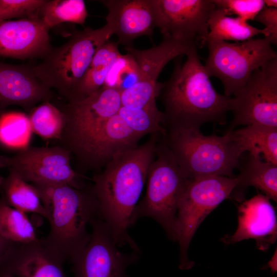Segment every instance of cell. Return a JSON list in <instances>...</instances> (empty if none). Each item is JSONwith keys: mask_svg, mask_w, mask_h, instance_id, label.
<instances>
[{"mask_svg": "<svg viewBox=\"0 0 277 277\" xmlns=\"http://www.w3.org/2000/svg\"><path fill=\"white\" fill-rule=\"evenodd\" d=\"M0 192L1 199L10 207L25 213H36L46 218L38 189L16 174L9 172L7 177H0Z\"/></svg>", "mask_w": 277, "mask_h": 277, "instance_id": "cell-22", "label": "cell"}, {"mask_svg": "<svg viewBox=\"0 0 277 277\" xmlns=\"http://www.w3.org/2000/svg\"><path fill=\"white\" fill-rule=\"evenodd\" d=\"M147 180L146 192L135 207L133 224L141 217L152 218L163 227L169 237L175 241L177 206L188 180L163 135L157 143Z\"/></svg>", "mask_w": 277, "mask_h": 277, "instance_id": "cell-6", "label": "cell"}, {"mask_svg": "<svg viewBox=\"0 0 277 277\" xmlns=\"http://www.w3.org/2000/svg\"><path fill=\"white\" fill-rule=\"evenodd\" d=\"M91 233L85 247L71 261L74 277H126L135 253L120 251L107 224L97 216L90 222Z\"/></svg>", "mask_w": 277, "mask_h": 277, "instance_id": "cell-13", "label": "cell"}, {"mask_svg": "<svg viewBox=\"0 0 277 277\" xmlns=\"http://www.w3.org/2000/svg\"><path fill=\"white\" fill-rule=\"evenodd\" d=\"M138 77L137 65L132 55L128 53L121 54L111 68L103 86L121 92L136 83Z\"/></svg>", "mask_w": 277, "mask_h": 277, "instance_id": "cell-30", "label": "cell"}, {"mask_svg": "<svg viewBox=\"0 0 277 277\" xmlns=\"http://www.w3.org/2000/svg\"><path fill=\"white\" fill-rule=\"evenodd\" d=\"M232 131L244 152L277 165V127L249 125Z\"/></svg>", "mask_w": 277, "mask_h": 277, "instance_id": "cell-24", "label": "cell"}, {"mask_svg": "<svg viewBox=\"0 0 277 277\" xmlns=\"http://www.w3.org/2000/svg\"><path fill=\"white\" fill-rule=\"evenodd\" d=\"M208 28L207 41L241 42L252 39L261 34H265L264 29L254 27L238 17L229 16L215 7L209 16Z\"/></svg>", "mask_w": 277, "mask_h": 277, "instance_id": "cell-25", "label": "cell"}, {"mask_svg": "<svg viewBox=\"0 0 277 277\" xmlns=\"http://www.w3.org/2000/svg\"><path fill=\"white\" fill-rule=\"evenodd\" d=\"M112 35L107 24L96 29L75 31L65 44L51 47L43 60L33 66L34 72L45 85L70 101L95 54Z\"/></svg>", "mask_w": 277, "mask_h": 277, "instance_id": "cell-5", "label": "cell"}, {"mask_svg": "<svg viewBox=\"0 0 277 277\" xmlns=\"http://www.w3.org/2000/svg\"><path fill=\"white\" fill-rule=\"evenodd\" d=\"M164 138L188 180L219 175L235 177L244 151L233 131L223 136L205 135L200 129L165 130Z\"/></svg>", "mask_w": 277, "mask_h": 277, "instance_id": "cell-4", "label": "cell"}, {"mask_svg": "<svg viewBox=\"0 0 277 277\" xmlns=\"http://www.w3.org/2000/svg\"><path fill=\"white\" fill-rule=\"evenodd\" d=\"M197 46L192 40L164 36L161 43L148 49L125 47L136 62L139 77L136 83L121 92V106L133 109L156 107L160 88L157 80L163 68L172 60L186 55Z\"/></svg>", "mask_w": 277, "mask_h": 277, "instance_id": "cell-10", "label": "cell"}, {"mask_svg": "<svg viewBox=\"0 0 277 277\" xmlns=\"http://www.w3.org/2000/svg\"><path fill=\"white\" fill-rule=\"evenodd\" d=\"M121 107V91L106 86L85 98L68 102L60 108L65 123L58 145L70 152Z\"/></svg>", "mask_w": 277, "mask_h": 277, "instance_id": "cell-14", "label": "cell"}, {"mask_svg": "<svg viewBox=\"0 0 277 277\" xmlns=\"http://www.w3.org/2000/svg\"><path fill=\"white\" fill-rule=\"evenodd\" d=\"M0 234L11 243H26L36 240L35 229L26 213L0 199Z\"/></svg>", "mask_w": 277, "mask_h": 277, "instance_id": "cell-27", "label": "cell"}, {"mask_svg": "<svg viewBox=\"0 0 277 277\" xmlns=\"http://www.w3.org/2000/svg\"><path fill=\"white\" fill-rule=\"evenodd\" d=\"M254 21L262 24L265 33V38L272 45L277 44V8H264L255 17Z\"/></svg>", "mask_w": 277, "mask_h": 277, "instance_id": "cell-33", "label": "cell"}, {"mask_svg": "<svg viewBox=\"0 0 277 277\" xmlns=\"http://www.w3.org/2000/svg\"><path fill=\"white\" fill-rule=\"evenodd\" d=\"M118 45L108 41L99 48L70 101L85 98L104 86L111 68L121 54Z\"/></svg>", "mask_w": 277, "mask_h": 277, "instance_id": "cell-23", "label": "cell"}, {"mask_svg": "<svg viewBox=\"0 0 277 277\" xmlns=\"http://www.w3.org/2000/svg\"><path fill=\"white\" fill-rule=\"evenodd\" d=\"M215 7L229 16L235 15L247 22L254 21L265 7L264 0H212Z\"/></svg>", "mask_w": 277, "mask_h": 277, "instance_id": "cell-31", "label": "cell"}, {"mask_svg": "<svg viewBox=\"0 0 277 277\" xmlns=\"http://www.w3.org/2000/svg\"><path fill=\"white\" fill-rule=\"evenodd\" d=\"M237 185L236 177L213 175L188 180L180 199L175 228V241L180 251V267L192 266L187 251L191 240L205 217L231 195Z\"/></svg>", "mask_w": 277, "mask_h": 277, "instance_id": "cell-7", "label": "cell"}, {"mask_svg": "<svg viewBox=\"0 0 277 277\" xmlns=\"http://www.w3.org/2000/svg\"><path fill=\"white\" fill-rule=\"evenodd\" d=\"M53 97L51 89L36 76L33 66L0 62V112L11 105L31 110Z\"/></svg>", "mask_w": 277, "mask_h": 277, "instance_id": "cell-20", "label": "cell"}, {"mask_svg": "<svg viewBox=\"0 0 277 277\" xmlns=\"http://www.w3.org/2000/svg\"><path fill=\"white\" fill-rule=\"evenodd\" d=\"M157 28L164 36L207 43L212 0H154Z\"/></svg>", "mask_w": 277, "mask_h": 277, "instance_id": "cell-15", "label": "cell"}, {"mask_svg": "<svg viewBox=\"0 0 277 277\" xmlns=\"http://www.w3.org/2000/svg\"><path fill=\"white\" fill-rule=\"evenodd\" d=\"M32 185L40 193L50 225L45 241L65 261H71L88 242L87 226L98 215L92 185L82 189L67 184Z\"/></svg>", "mask_w": 277, "mask_h": 277, "instance_id": "cell-3", "label": "cell"}, {"mask_svg": "<svg viewBox=\"0 0 277 277\" xmlns=\"http://www.w3.org/2000/svg\"><path fill=\"white\" fill-rule=\"evenodd\" d=\"M0 277H14L9 275H0Z\"/></svg>", "mask_w": 277, "mask_h": 277, "instance_id": "cell-37", "label": "cell"}, {"mask_svg": "<svg viewBox=\"0 0 277 277\" xmlns=\"http://www.w3.org/2000/svg\"><path fill=\"white\" fill-rule=\"evenodd\" d=\"M265 6L267 8H277L276 0H264Z\"/></svg>", "mask_w": 277, "mask_h": 277, "instance_id": "cell-35", "label": "cell"}, {"mask_svg": "<svg viewBox=\"0 0 277 277\" xmlns=\"http://www.w3.org/2000/svg\"><path fill=\"white\" fill-rule=\"evenodd\" d=\"M162 135L151 134L144 144L112 159L92 179L98 204V216L107 224L118 246L138 248L128 232Z\"/></svg>", "mask_w": 277, "mask_h": 277, "instance_id": "cell-1", "label": "cell"}, {"mask_svg": "<svg viewBox=\"0 0 277 277\" xmlns=\"http://www.w3.org/2000/svg\"><path fill=\"white\" fill-rule=\"evenodd\" d=\"M11 243V242L4 239L0 234V260L9 248Z\"/></svg>", "mask_w": 277, "mask_h": 277, "instance_id": "cell-34", "label": "cell"}, {"mask_svg": "<svg viewBox=\"0 0 277 277\" xmlns=\"http://www.w3.org/2000/svg\"><path fill=\"white\" fill-rule=\"evenodd\" d=\"M146 135L117 112L71 150L78 166L77 172H99L115 156L138 146Z\"/></svg>", "mask_w": 277, "mask_h": 277, "instance_id": "cell-12", "label": "cell"}, {"mask_svg": "<svg viewBox=\"0 0 277 277\" xmlns=\"http://www.w3.org/2000/svg\"><path fill=\"white\" fill-rule=\"evenodd\" d=\"M29 116L33 131L46 140H58L65 126L63 113L56 106L46 101L31 110Z\"/></svg>", "mask_w": 277, "mask_h": 277, "instance_id": "cell-28", "label": "cell"}, {"mask_svg": "<svg viewBox=\"0 0 277 277\" xmlns=\"http://www.w3.org/2000/svg\"><path fill=\"white\" fill-rule=\"evenodd\" d=\"M38 16L51 29L66 22L83 26L88 12L83 0H46Z\"/></svg>", "mask_w": 277, "mask_h": 277, "instance_id": "cell-26", "label": "cell"}, {"mask_svg": "<svg viewBox=\"0 0 277 277\" xmlns=\"http://www.w3.org/2000/svg\"><path fill=\"white\" fill-rule=\"evenodd\" d=\"M270 199L261 193L243 201L238 207V228L234 234L226 235L224 243L230 244L249 239L264 251L275 243L277 238L276 215Z\"/></svg>", "mask_w": 277, "mask_h": 277, "instance_id": "cell-19", "label": "cell"}, {"mask_svg": "<svg viewBox=\"0 0 277 277\" xmlns=\"http://www.w3.org/2000/svg\"><path fill=\"white\" fill-rule=\"evenodd\" d=\"M46 0H0V22L14 18L37 17Z\"/></svg>", "mask_w": 277, "mask_h": 277, "instance_id": "cell-32", "label": "cell"}, {"mask_svg": "<svg viewBox=\"0 0 277 277\" xmlns=\"http://www.w3.org/2000/svg\"><path fill=\"white\" fill-rule=\"evenodd\" d=\"M276 260V254L274 255L272 259L271 260V261L269 262V267L271 268L272 270L273 271H276V265H275V260Z\"/></svg>", "mask_w": 277, "mask_h": 277, "instance_id": "cell-36", "label": "cell"}, {"mask_svg": "<svg viewBox=\"0 0 277 277\" xmlns=\"http://www.w3.org/2000/svg\"><path fill=\"white\" fill-rule=\"evenodd\" d=\"M236 176L237 185L231 199L241 202L244 192L249 186L262 191L270 200L277 201V165L262 160L261 156L251 155L240 158Z\"/></svg>", "mask_w": 277, "mask_h": 277, "instance_id": "cell-21", "label": "cell"}, {"mask_svg": "<svg viewBox=\"0 0 277 277\" xmlns=\"http://www.w3.org/2000/svg\"><path fill=\"white\" fill-rule=\"evenodd\" d=\"M208 56L204 65L209 77L219 78L224 95L231 97L245 84L251 74L270 60L276 52L265 38L230 43L207 41Z\"/></svg>", "mask_w": 277, "mask_h": 277, "instance_id": "cell-8", "label": "cell"}, {"mask_svg": "<svg viewBox=\"0 0 277 277\" xmlns=\"http://www.w3.org/2000/svg\"><path fill=\"white\" fill-rule=\"evenodd\" d=\"M64 259L44 239L11 243L0 260V275L14 277H67Z\"/></svg>", "mask_w": 277, "mask_h": 277, "instance_id": "cell-16", "label": "cell"}, {"mask_svg": "<svg viewBox=\"0 0 277 277\" xmlns=\"http://www.w3.org/2000/svg\"><path fill=\"white\" fill-rule=\"evenodd\" d=\"M33 132L29 116L21 112L5 113L0 116V143L22 149L28 146Z\"/></svg>", "mask_w": 277, "mask_h": 277, "instance_id": "cell-29", "label": "cell"}, {"mask_svg": "<svg viewBox=\"0 0 277 277\" xmlns=\"http://www.w3.org/2000/svg\"><path fill=\"white\" fill-rule=\"evenodd\" d=\"M107 24L118 37L117 44L131 46L142 36H151L157 28L154 0H104Z\"/></svg>", "mask_w": 277, "mask_h": 277, "instance_id": "cell-17", "label": "cell"}, {"mask_svg": "<svg viewBox=\"0 0 277 277\" xmlns=\"http://www.w3.org/2000/svg\"><path fill=\"white\" fill-rule=\"evenodd\" d=\"M71 153L57 145L27 147L12 156H0V167L8 169L32 184H67L82 189L87 185L85 176L71 165Z\"/></svg>", "mask_w": 277, "mask_h": 277, "instance_id": "cell-9", "label": "cell"}, {"mask_svg": "<svg viewBox=\"0 0 277 277\" xmlns=\"http://www.w3.org/2000/svg\"><path fill=\"white\" fill-rule=\"evenodd\" d=\"M233 96L226 132L240 125L277 127V58L255 70Z\"/></svg>", "mask_w": 277, "mask_h": 277, "instance_id": "cell-11", "label": "cell"}, {"mask_svg": "<svg viewBox=\"0 0 277 277\" xmlns=\"http://www.w3.org/2000/svg\"><path fill=\"white\" fill-rule=\"evenodd\" d=\"M50 29L38 16L0 22V56L43 58L52 47Z\"/></svg>", "mask_w": 277, "mask_h": 277, "instance_id": "cell-18", "label": "cell"}, {"mask_svg": "<svg viewBox=\"0 0 277 277\" xmlns=\"http://www.w3.org/2000/svg\"><path fill=\"white\" fill-rule=\"evenodd\" d=\"M197 47L186 54L182 64L176 62L170 78L160 83L157 97L164 111L163 126L200 129L207 123H226L232 97L219 93L210 80L197 54Z\"/></svg>", "mask_w": 277, "mask_h": 277, "instance_id": "cell-2", "label": "cell"}]
</instances>
